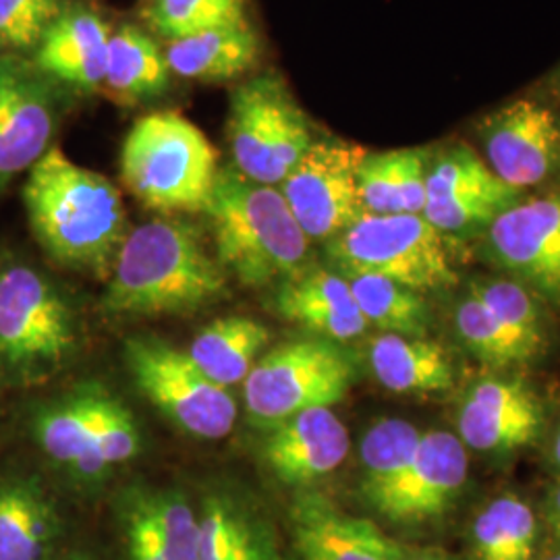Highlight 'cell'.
Instances as JSON below:
<instances>
[{"mask_svg":"<svg viewBox=\"0 0 560 560\" xmlns=\"http://www.w3.org/2000/svg\"><path fill=\"white\" fill-rule=\"evenodd\" d=\"M23 201L32 231L52 260L98 279L110 277L129 235L113 180L50 148L30 168Z\"/></svg>","mask_w":560,"mask_h":560,"instance_id":"obj_1","label":"cell"},{"mask_svg":"<svg viewBox=\"0 0 560 560\" xmlns=\"http://www.w3.org/2000/svg\"><path fill=\"white\" fill-rule=\"evenodd\" d=\"M226 272L200 233L175 219L136 226L122 241L104 307L120 316L191 314L221 300Z\"/></svg>","mask_w":560,"mask_h":560,"instance_id":"obj_2","label":"cell"},{"mask_svg":"<svg viewBox=\"0 0 560 560\" xmlns=\"http://www.w3.org/2000/svg\"><path fill=\"white\" fill-rule=\"evenodd\" d=\"M217 260L245 287H268L307 268L310 243L279 187L243 177L235 166L219 171L206 210Z\"/></svg>","mask_w":560,"mask_h":560,"instance_id":"obj_3","label":"cell"},{"mask_svg":"<svg viewBox=\"0 0 560 560\" xmlns=\"http://www.w3.org/2000/svg\"><path fill=\"white\" fill-rule=\"evenodd\" d=\"M219 152L198 125L162 110L133 122L120 148V180L148 210L206 212L217 179Z\"/></svg>","mask_w":560,"mask_h":560,"instance_id":"obj_4","label":"cell"},{"mask_svg":"<svg viewBox=\"0 0 560 560\" xmlns=\"http://www.w3.org/2000/svg\"><path fill=\"white\" fill-rule=\"evenodd\" d=\"M326 256L342 277H382L423 295L460 284L448 243L421 214H363L326 241Z\"/></svg>","mask_w":560,"mask_h":560,"instance_id":"obj_5","label":"cell"},{"mask_svg":"<svg viewBox=\"0 0 560 560\" xmlns=\"http://www.w3.org/2000/svg\"><path fill=\"white\" fill-rule=\"evenodd\" d=\"M233 166L243 177L279 187L316 140L314 127L279 73L241 83L226 122Z\"/></svg>","mask_w":560,"mask_h":560,"instance_id":"obj_6","label":"cell"},{"mask_svg":"<svg viewBox=\"0 0 560 560\" xmlns=\"http://www.w3.org/2000/svg\"><path fill=\"white\" fill-rule=\"evenodd\" d=\"M355 384V363L332 340H287L261 355L243 382L245 409L261 425H277L307 409L330 407Z\"/></svg>","mask_w":560,"mask_h":560,"instance_id":"obj_7","label":"cell"},{"mask_svg":"<svg viewBox=\"0 0 560 560\" xmlns=\"http://www.w3.org/2000/svg\"><path fill=\"white\" fill-rule=\"evenodd\" d=\"M550 416L540 388L523 372L483 370L460 390L453 432L467 453L501 465L540 446Z\"/></svg>","mask_w":560,"mask_h":560,"instance_id":"obj_8","label":"cell"},{"mask_svg":"<svg viewBox=\"0 0 560 560\" xmlns=\"http://www.w3.org/2000/svg\"><path fill=\"white\" fill-rule=\"evenodd\" d=\"M125 361L141 395L183 432L201 441H221L233 432L235 397L187 353L162 340L131 339L125 342Z\"/></svg>","mask_w":560,"mask_h":560,"instance_id":"obj_9","label":"cell"},{"mask_svg":"<svg viewBox=\"0 0 560 560\" xmlns=\"http://www.w3.org/2000/svg\"><path fill=\"white\" fill-rule=\"evenodd\" d=\"M523 196L527 194L499 179L467 141L434 143L421 217L448 245L478 241Z\"/></svg>","mask_w":560,"mask_h":560,"instance_id":"obj_10","label":"cell"},{"mask_svg":"<svg viewBox=\"0 0 560 560\" xmlns=\"http://www.w3.org/2000/svg\"><path fill=\"white\" fill-rule=\"evenodd\" d=\"M73 312L57 289L27 266L0 272V360L23 374L57 370L73 355Z\"/></svg>","mask_w":560,"mask_h":560,"instance_id":"obj_11","label":"cell"},{"mask_svg":"<svg viewBox=\"0 0 560 560\" xmlns=\"http://www.w3.org/2000/svg\"><path fill=\"white\" fill-rule=\"evenodd\" d=\"M480 156L523 194L560 187V113L538 96L504 102L474 122Z\"/></svg>","mask_w":560,"mask_h":560,"instance_id":"obj_12","label":"cell"},{"mask_svg":"<svg viewBox=\"0 0 560 560\" xmlns=\"http://www.w3.org/2000/svg\"><path fill=\"white\" fill-rule=\"evenodd\" d=\"M481 260L560 310V187L527 194L478 240Z\"/></svg>","mask_w":560,"mask_h":560,"instance_id":"obj_13","label":"cell"},{"mask_svg":"<svg viewBox=\"0 0 560 560\" xmlns=\"http://www.w3.org/2000/svg\"><path fill=\"white\" fill-rule=\"evenodd\" d=\"M365 148L339 138H316L279 185L310 241H330L365 214L358 173Z\"/></svg>","mask_w":560,"mask_h":560,"instance_id":"obj_14","label":"cell"},{"mask_svg":"<svg viewBox=\"0 0 560 560\" xmlns=\"http://www.w3.org/2000/svg\"><path fill=\"white\" fill-rule=\"evenodd\" d=\"M467 486V448L453 430L430 428L421 432L420 444L407 469L372 511L405 529L430 527L446 520L459 506Z\"/></svg>","mask_w":560,"mask_h":560,"instance_id":"obj_15","label":"cell"},{"mask_svg":"<svg viewBox=\"0 0 560 560\" xmlns=\"http://www.w3.org/2000/svg\"><path fill=\"white\" fill-rule=\"evenodd\" d=\"M57 110L46 83L18 59H0V187L50 150Z\"/></svg>","mask_w":560,"mask_h":560,"instance_id":"obj_16","label":"cell"},{"mask_svg":"<svg viewBox=\"0 0 560 560\" xmlns=\"http://www.w3.org/2000/svg\"><path fill=\"white\" fill-rule=\"evenodd\" d=\"M351 451L347 425L330 407L307 409L270 428L261 455L277 480L310 490L335 474Z\"/></svg>","mask_w":560,"mask_h":560,"instance_id":"obj_17","label":"cell"},{"mask_svg":"<svg viewBox=\"0 0 560 560\" xmlns=\"http://www.w3.org/2000/svg\"><path fill=\"white\" fill-rule=\"evenodd\" d=\"M291 534L300 560H395L400 548L374 521L342 511L314 490H303L293 504Z\"/></svg>","mask_w":560,"mask_h":560,"instance_id":"obj_18","label":"cell"},{"mask_svg":"<svg viewBox=\"0 0 560 560\" xmlns=\"http://www.w3.org/2000/svg\"><path fill=\"white\" fill-rule=\"evenodd\" d=\"M280 318L298 324L318 339L345 345L361 339L370 326L353 298L349 280L337 270L307 266L277 291Z\"/></svg>","mask_w":560,"mask_h":560,"instance_id":"obj_19","label":"cell"},{"mask_svg":"<svg viewBox=\"0 0 560 560\" xmlns=\"http://www.w3.org/2000/svg\"><path fill=\"white\" fill-rule=\"evenodd\" d=\"M365 363L384 390L402 397H442L459 384L453 351L432 337L376 335L368 340Z\"/></svg>","mask_w":560,"mask_h":560,"instance_id":"obj_20","label":"cell"},{"mask_svg":"<svg viewBox=\"0 0 560 560\" xmlns=\"http://www.w3.org/2000/svg\"><path fill=\"white\" fill-rule=\"evenodd\" d=\"M110 27L90 9L62 11L36 50L42 73L80 92H96L104 85Z\"/></svg>","mask_w":560,"mask_h":560,"instance_id":"obj_21","label":"cell"},{"mask_svg":"<svg viewBox=\"0 0 560 560\" xmlns=\"http://www.w3.org/2000/svg\"><path fill=\"white\" fill-rule=\"evenodd\" d=\"M541 517L515 490L492 494L467 523V560H538Z\"/></svg>","mask_w":560,"mask_h":560,"instance_id":"obj_22","label":"cell"},{"mask_svg":"<svg viewBox=\"0 0 560 560\" xmlns=\"http://www.w3.org/2000/svg\"><path fill=\"white\" fill-rule=\"evenodd\" d=\"M432 145L365 152L358 173L365 214H421Z\"/></svg>","mask_w":560,"mask_h":560,"instance_id":"obj_23","label":"cell"},{"mask_svg":"<svg viewBox=\"0 0 560 560\" xmlns=\"http://www.w3.org/2000/svg\"><path fill=\"white\" fill-rule=\"evenodd\" d=\"M258 55L260 42L247 21L168 42L164 50L171 73L198 81L235 80L256 65Z\"/></svg>","mask_w":560,"mask_h":560,"instance_id":"obj_24","label":"cell"},{"mask_svg":"<svg viewBox=\"0 0 560 560\" xmlns=\"http://www.w3.org/2000/svg\"><path fill=\"white\" fill-rule=\"evenodd\" d=\"M59 534V513L38 486H0V560H46Z\"/></svg>","mask_w":560,"mask_h":560,"instance_id":"obj_25","label":"cell"},{"mask_svg":"<svg viewBox=\"0 0 560 560\" xmlns=\"http://www.w3.org/2000/svg\"><path fill=\"white\" fill-rule=\"evenodd\" d=\"M268 525L229 494L201 502L198 560H279Z\"/></svg>","mask_w":560,"mask_h":560,"instance_id":"obj_26","label":"cell"},{"mask_svg":"<svg viewBox=\"0 0 560 560\" xmlns=\"http://www.w3.org/2000/svg\"><path fill=\"white\" fill-rule=\"evenodd\" d=\"M268 340L270 330L261 322L231 316L208 324L187 355L210 381L231 388L247 381Z\"/></svg>","mask_w":560,"mask_h":560,"instance_id":"obj_27","label":"cell"},{"mask_svg":"<svg viewBox=\"0 0 560 560\" xmlns=\"http://www.w3.org/2000/svg\"><path fill=\"white\" fill-rule=\"evenodd\" d=\"M451 328L463 351L483 370L521 372L540 361L467 289L453 300Z\"/></svg>","mask_w":560,"mask_h":560,"instance_id":"obj_28","label":"cell"},{"mask_svg":"<svg viewBox=\"0 0 560 560\" xmlns=\"http://www.w3.org/2000/svg\"><path fill=\"white\" fill-rule=\"evenodd\" d=\"M171 69L152 36L136 25L110 34L104 85L122 101H150L168 88Z\"/></svg>","mask_w":560,"mask_h":560,"instance_id":"obj_29","label":"cell"},{"mask_svg":"<svg viewBox=\"0 0 560 560\" xmlns=\"http://www.w3.org/2000/svg\"><path fill=\"white\" fill-rule=\"evenodd\" d=\"M360 305V312L381 335L430 337L434 328V312L428 295L402 287L395 280L351 275L345 277Z\"/></svg>","mask_w":560,"mask_h":560,"instance_id":"obj_30","label":"cell"},{"mask_svg":"<svg viewBox=\"0 0 560 560\" xmlns=\"http://www.w3.org/2000/svg\"><path fill=\"white\" fill-rule=\"evenodd\" d=\"M465 289L499 318V320L527 345V349L541 360L550 351L552 330L546 314V303L525 284L504 275H478L465 282Z\"/></svg>","mask_w":560,"mask_h":560,"instance_id":"obj_31","label":"cell"},{"mask_svg":"<svg viewBox=\"0 0 560 560\" xmlns=\"http://www.w3.org/2000/svg\"><path fill=\"white\" fill-rule=\"evenodd\" d=\"M421 432L416 423L384 418L372 423L360 444V494L372 509L413 459Z\"/></svg>","mask_w":560,"mask_h":560,"instance_id":"obj_32","label":"cell"},{"mask_svg":"<svg viewBox=\"0 0 560 560\" xmlns=\"http://www.w3.org/2000/svg\"><path fill=\"white\" fill-rule=\"evenodd\" d=\"M110 395L85 390L44 409L36 420L42 451L69 469L90 451Z\"/></svg>","mask_w":560,"mask_h":560,"instance_id":"obj_33","label":"cell"},{"mask_svg":"<svg viewBox=\"0 0 560 560\" xmlns=\"http://www.w3.org/2000/svg\"><path fill=\"white\" fill-rule=\"evenodd\" d=\"M125 501L136 506L159 536L168 560H198L200 513L173 490H136Z\"/></svg>","mask_w":560,"mask_h":560,"instance_id":"obj_34","label":"cell"},{"mask_svg":"<svg viewBox=\"0 0 560 560\" xmlns=\"http://www.w3.org/2000/svg\"><path fill=\"white\" fill-rule=\"evenodd\" d=\"M145 20L164 40H179L245 21V0H152Z\"/></svg>","mask_w":560,"mask_h":560,"instance_id":"obj_35","label":"cell"},{"mask_svg":"<svg viewBox=\"0 0 560 560\" xmlns=\"http://www.w3.org/2000/svg\"><path fill=\"white\" fill-rule=\"evenodd\" d=\"M140 453V428L133 413L108 397L101 425L90 451L71 469L81 480H98L110 467L127 463Z\"/></svg>","mask_w":560,"mask_h":560,"instance_id":"obj_36","label":"cell"},{"mask_svg":"<svg viewBox=\"0 0 560 560\" xmlns=\"http://www.w3.org/2000/svg\"><path fill=\"white\" fill-rule=\"evenodd\" d=\"M60 13L59 0H0V44L38 48Z\"/></svg>","mask_w":560,"mask_h":560,"instance_id":"obj_37","label":"cell"},{"mask_svg":"<svg viewBox=\"0 0 560 560\" xmlns=\"http://www.w3.org/2000/svg\"><path fill=\"white\" fill-rule=\"evenodd\" d=\"M122 538L129 560H168L164 555L159 536L150 527V523L141 517L140 511L122 499L120 511Z\"/></svg>","mask_w":560,"mask_h":560,"instance_id":"obj_38","label":"cell"},{"mask_svg":"<svg viewBox=\"0 0 560 560\" xmlns=\"http://www.w3.org/2000/svg\"><path fill=\"white\" fill-rule=\"evenodd\" d=\"M541 457L548 467V471L560 478V411L550 416V421L546 425L544 439L540 442Z\"/></svg>","mask_w":560,"mask_h":560,"instance_id":"obj_39","label":"cell"},{"mask_svg":"<svg viewBox=\"0 0 560 560\" xmlns=\"http://www.w3.org/2000/svg\"><path fill=\"white\" fill-rule=\"evenodd\" d=\"M540 517L552 541L560 546V478L548 488L546 499L541 502Z\"/></svg>","mask_w":560,"mask_h":560,"instance_id":"obj_40","label":"cell"},{"mask_svg":"<svg viewBox=\"0 0 560 560\" xmlns=\"http://www.w3.org/2000/svg\"><path fill=\"white\" fill-rule=\"evenodd\" d=\"M395 560H467L465 555H455L439 546H405L400 544L399 555Z\"/></svg>","mask_w":560,"mask_h":560,"instance_id":"obj_41","label":"cell"},{"mask_svg":"<svg viewBox=\"0 0 560 560\" xmlns=\"http://www.w3.org/2000/svg\"><path fill=\"white\" fill-rule=\"evenodd\" d=\"M540 85L541 92L538 98L552 104L560 113V65L546 75V80L541 81Z\"/></svg>","mask_w":560,"mask_h":560,"instance_id":"obj_42","label":"cell"},{"mask_svg":"<svg viewBox=\"0 0 560 560\" xmlns=\"http://www.w3.org/2000/svg\"><path fill=\"white\" fill-rule=\"evenodd\" d=\"M538 560H560V546H557L552 552H548V555H540Z\"/></svg>","mask_w":560,"mask_h":560,"instance_id":"obj_43","label":"cell"},{"mask_svg":"<svg viewBox=\"0 0 560 560\" xmlns=\"http://www.w3.org/2000/svg\"><path fill=\"white\" fill-rule=\"evenodd\" d=\"M60 560H92L88 555H83V552H73V555H69V557H65V559Z\"/></svg>","mask_w":560,"mask_h":560,"instance_id":"obj_44","label":"cell"},{"mask_svg":"<svg viewBox=\"0 0 560 560\" xmlns=\"http://www.w3.org/2000/svg\"><path fill=\"white\" fill-rule=\"evenodd\" d=\"M279 560H287V559H282V557H280V559H279Z\"/></svg>","mask_w":560,"mask_h":560,"instance_id":"obj_45","label":"cell"}]
</instances>
